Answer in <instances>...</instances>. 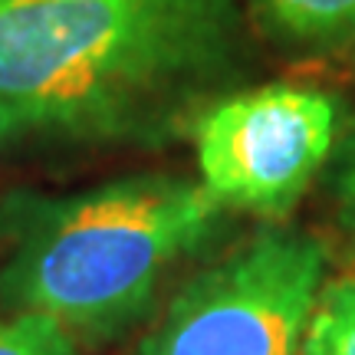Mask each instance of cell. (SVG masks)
Returning a JSON list of instances; mask_svg holds the SVG:
<instances>
[{
	"label": "cell",
	"mask_w": 355,
	"mask_h": 355,
	"mask_svg": "<svg viewBox=\"0 0 355 355\" xmlns=\"http://www.w3.org/2000/svg\"><path fill=\"white\" fill-rule=\"evenodd\" d=\"M0 355H89V349L56 319L40 313H13L0 316Z\"/></svg>",
	"instance_id": "obj_7"
},
{
	"label": "cell",
	"mask_w": 355,
	"mask_h": 355,
	"mask_svg": "<svg viewBox=\"0 0 355 355\" xmlns=\"http://www.w3.org/2000/svg\"><path fill=\"white\" fill-rule=\"evenodd\" d=\"M326 260L316 234L266 224L194 270L125 355H296Z\"/></svg>",
	"instance_id": "obj_3"
},
{
	"label": "cell",
	"mask_w": 355,
	"mask_h": 355,
	"mask_svg": "<svg viewBox=\"0 0 355 355\" xmlns=\"http://www.w3.org/2000/svg\"><path fill=\"white\" fill-rule=\"evenodd\" d=\"M3 3H10V0H0V7H3Z\"/></svg>",
	"instance_id": "obj_9"
},
{
	"label": "cell",
	"mask_w": 355,
	"mask_h": 355,
	"mask_svg": "<svg viewBox=\"0 0 355 355\" xmlns=\"http://www.w3.org/2000/svg\"><path fill=\"white\" fill-rule=\"evenodd\" d=\"M332 191H336L339 224H343L345 234L355 241V132H352V139L345 141V152H343V158H339V168H336Z\"/></svg>",
	"instance_id": "obj_8"
},
{
	"label": "cell",
	"mask_w": 355,
	"mask_h": 355,
	"mask_svg": "<svg viewBox=\"0 0 355 355\" xmlns=\"http://www.w3.org/2000/svg\"><path fill=\"white\" fill-rule=\"evenodd\" d=\"M257 24L290 46L326 50L355 37V0H247Z\"/></svg>",
	"instance_id": "obj_5"
},
{
	"label": "cell",
	"mask_w": 355,
	"mask_h": 355,
	"mask_svg": "<svg viewBox=\"0 0 355 355\" xmlns=\"http://www.w3.org/2000/svg\"><path fill=\"white\" fill-rule=\"evenodd\" d=\"M224 207L198 178L145 171L79 191H0V313H40L86 349L152 316Z\"/></svg>",
	"instance_id": "obj_2"
},
{
	"label": "cell",
	"mask_w": 355,
	"mask_h": 355,
	"mask_svg": "<svg viewBox=\"0 0 355 355\" xmlns=\"http://www.w3.org/2000/svg\"><path fill=\"white\" fill-rule=\"evenodd\" d=\"M188 139L198 181L224 211L283 220L336 145V102L313 86L266 83L214 99Z\"/></svg>",
	"instance_id": "obj_4"
},
{
	"label": "cell",
	"mask_w": 355,
	"mask_h": 355,
	"mask_svg": "<svg viewBox=\"0 0 355 355\" xmlns=\"http://www.w3.org/2000/svg\"><path fill=\"white\" fill-rule=\"evenodd\" d=\"M296 355H355V273L322 279Z\"/></svg>",
	"instance_id": "obj_6"
},
{
	"label": "cell",
	"mask_w": 355,
	"mask_h": 355,
	"mask_svg": "<svg viewBox=\"0 0 355 355\" xmlns=\"http://www.w3.org/2000/svg\"><path fill=\"white\" fill-rule=\"evenodd\" d=\"M237 0H10L0 7V148H162L243 73Z\"/></svg>",
	"instance_id": "obj_1"
}]
</instances>
